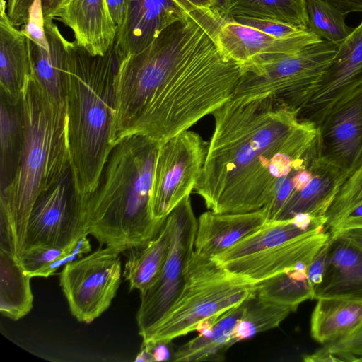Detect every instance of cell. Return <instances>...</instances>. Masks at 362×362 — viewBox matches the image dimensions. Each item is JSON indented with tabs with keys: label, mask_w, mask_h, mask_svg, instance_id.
Listing matches in <instances>:
<instances>
[{
	"label": "cell",
	"mask_w": 362,
	"mask_h": 362,
	"mask_svg": "<svg viewBox=\"0 0 362 362\" xmlns=\"http://www.w3.org/2000/svg\"><path fill=\"white\" fill-rule=\"evenodd\" d=\"M235 18L272 20L308 30L306 0H228L225 21Z\"/></svg>",
	"instance_id": "f1b7e54d"
},
{
	"label": "cell",
	"mask_w": 362,
	"mask_h": 362,
	"mask_svg": "<svg viewBox=\"0 0 362 362\" xmlns=\"http://www.w3.org/2000/svg\"><path fill=\"white\" fill-rule=\"evenodd\" d=\"M327 217L299 214L287 220L268 221L261 229L213 257L219 264L279 245L306 234L325 230Z\"/></svg>",
	"instance_id": "7402d4cb"
},
{
	"label": "cell",
	"mask_w": 362,
	"mask_h": 362,
	"mask_svg": "<svg viewBox=\"0 0 362 362\" xmlns=\"http://www.w3.org/2000/svg\"><path fill=\"white\" fill-rule=\"evenodd\" d=\"M308 30L323 40L341 43L354 30L345 15L323 0H306Z\"/></svg>",
	"instance_id": "836d02e7"
},
{
	"label": "cell",
	"mask_w": 362,
	"mask_h": 362,
	"mask_svg": "<svg viewBox=\"0 0 362 362\" xmlns=\"http://www.w3.org/2000/svg\"><path fill=\"white\" fill-rule=\"evenodd\" d=\"M160 144L143 135L126 136L112 148L95 189L83 197L86 229L121 253L151 240L165 220H155L151 197Z\"/></svg>",
	"instance_id": "3957f363"
},
{
	"label": "cell",
	"mask_w": 362,
	"mask_h": 362,
	"mask_svg": "<svg viewBox=\"0 0 362 362\" xmlns=\"http://www.w3.org/2000/svg\"><path fill=\"white\" fill-rule=\"evenodd\" d=\"M24 137L22 98L14 100L0 93V190L9 185L16 174Z\"/></svg>",
	"instance_id": "4316f807"
},
{
	"label": "cell",
	"mask_w": 362,
	"mask_h": 362,
	"mask_svg": "<svg viewBox=\"0 0 362 362\" xmlns=\"http://www.w3.org/2000/svg\"><path fill=\"white\" fill-rule=\"evenodd\" d=\"M90 250L91 245L86 236L78 243L65 247H37L25 250L18 261L29 277L47 278L62 266L82 257Z\"/></svg>",
	"instance_id": "1f68e13d"
},
{
	"label": "cell",
	"mask_w": 362,
	"mask_h": 362,
	"mask_svg": "<svg viewBox=\"0 0 362 362\" xmlns=\"http://www.w3.org/2000/svg\"><path fill=\"white\" fill-rule=\"evenodd\" d=\"M320 156L352 173L362 164V89L332 110L317 126Z\"/></svg>",
	"instance_id": "5bb4252c"
},
{
	"label": "cell",
	"mask_w": 362,
	"mask_h": 362,
	"mask_svg": "<svg viewBox=\"0 0 362 362\" xmlns=\"http://www.w3.org/2000/svg\"><path fill=\"white\" fill-rule=\"evenodd\" d=\"M58 18L91 54L104 55L112 47L117 27L105 0H69Z\"/></svg>",
	"instance_id": "ffe728a7"
},
{
	"label": "cell",
	"mask_w": 362,
	"mask_h": 362,
	"mask_svg": "<svg viewBox=\"0 0 362 362\" xmlns=\"http://www.w3.org/2000/svg\"><path fill=\"white\" fill-rule=\"evenodd\" d=\"M314 296L362 300V248L330 235L323 279L314 288Z\"/></svg>",
	"instance_id": "ac0fdd59"
},
{
	"label": "cell",
	"mask_w": 362,
	"mask_h": 362,
	"mask_svg": "<svg viewBox=\"0 0 362 362\" xmlns=\"http://www.w3.org/2000/svg\"><path fill=\"white\" fill-rule=\"evenodd\" d=\"M362 89V21L339 45L314 93L299 110L300 119L316 127L336 106Z\"/></svg>",
	"instance_id": "7c38bea8"
},
{
	"label": "cell",
	"mask_w": 362,
	"mask_h": 362,
	"mask_svg": "<svg viewBox=\"0 0 362 362\" xmlns=\"http://www.w3.org/2000/svg\"><path fill=\"white\" fill-rule=\"evenodd\" d=\"M358 361H362V357H360V358H358Z\"/></svg>",
	"instance_id": "681fc988"
},
{
	"label": "cell",
	"mask_w": 362,
	"mask_h": 362,
	"mask_svg": "<svg viewBox=\"0 0 362 362\" xmlns=\"http://www.w3.org/2000/svg\"><path fill=\"white\" fill-rule=\"evenodd\" d=\"M267 222L264 208L236 214H217L209 210L197 220L194 251L213 258L256 233Z\"/></svg>",
	"instance_id": "e0dca14e"
},
{
	"label": "cell",
	"mask_w": 362,
	"mask_h": 362,
	"mask_svg": "<svg viewBox=\"0 0 362 362\" xmlns=\"http://www.w3.org/2000/svg\"><path fill=\"white\" fill-rule=\"evenodd\" d=\"M5 0H0V93L22 98L32 74L28 38L10 21Z\"/></svg>",
	"instance_id": "44dd1931"
},
{
	"label": "cell",
	"mask_w": 362,
	"mask_h": 362,
	"mask_svg": "<svg viewBox=\"0 0 362 362\" xmlns=\"http://www.w3.org/2000/svg\"><path fill=\"white\" fill-rule=\"evenodd\" d=\"M224 21L191 12L116 64L112 145L132 135L162 144L231 99L242 66L216 43Z\"/></svg>",
	"instance_id": "6da1fadb"
},
{
	"label": "cell",
	"mask_w": 362,
	"mask_h": 362,
	"mask_svg": "<svg viewBox=\"0 0 362 362\" xmlns=\"http://www.w3.org/2000/svg\"><path fill=\"white\" fill-rule=\"evenodd\" d=\"M120 253L100 247L64 266L59 284L78 321L90 323L110 306L121 283Z\"/></svg>",
	"instance_id": "9c48e42d"
},
{
	"label": "cell",
	"mask_w": 362,
	"mask_h": 362,
	"mask_svg": "<svg viewBox=\"0 0 362 362\" xmlns=\"http://www.w3.org/2000/svg\"><path fill=\"white\" fill-rule=\"evenodd\" d=\"M134 361H141V362H153V358L151 354L148 349V348L144 345L141 344V348L140 351L136 355Z\"/></svg>",
	"instance_id": "c3c4849f"
},
{
	"label": "cell",
	"mask_w": 362,
	"mask_h": 362,
	"mask_svg": "<svg viewBox=\"0 0 362 362\" xmlns=\"http://www.w3.org/2000/svg\"><path fill=\"white\" fill-rule=\"evenodd\" d=\"M21 31L34 43L49 50L41 0L34 1L30 9L28 22Z\"/></svg>",
	"instance_id": "8d00e7d4"
},
{
	"label": "cell",
	"mask_w": 362,
	"mask_h": 362,
	"mask_svg": "<svg viewBox=\"0 0 362 362\" xmlns=\"http://www.w3.org/2000/svg\"><path fill=\"white\" fill-rule=\"evenodd\" d=\"M329 240L319 250L308 268V280L313 288L320 284L323 279Z\"/></svg>",
	"instance_id": "74e56055"
},
{
	"label": "cell",
	"mask_w": 362,
	"mask_h": 362,
	"mask_svg": "<svg viewBox=\"0 0 362 362\" xmlns=\"http://www.w3.org/2000/svg\"><path fill=\"white\" fill-rule=\"evenodd\" d=\"M230 20L279 38L293 37L305 30L291 25L272 20L252 18H235Z\"/></svg>",
	"instance_id": "d590c367"
},
{
	"label": "cell",
	"mask_w": 362,
	"mask_h": 362,
	"mask_svg": "<svg viewBox=\"0 0 362 362\" xmlns=\"http://www.w3.org/2000/svg\"><path fill=\"white\" fill-rule=\"evenodd\" d=\"M189 13L175 0H128L112 45L116 64L146 48L163 30Z\"/></svg>",
	"instance_id": "9a60e30c"
},
{
	"label": "cell",
	"mask_w": 362,
	"mask_h": 362,
	"mask_svg": "<svg viewBox=\"0 0 362 362\" xmlns=\"http://www.w3.org/2000/svg\"><path fill=\"white\" fill-rule=\"evenodd\" d=\"M313 176L301 190L293 192L274 221L287 220L299 214L325 216L349 173L325 160L320 151L310 163Z\"/></svg>",
	"instance_id": "d6986e66"
},
{
	"label": "cell",
	"mask_w": 362,
	"mask_h": 362,
	"mask_svg": "<svg viewBox=\"0 0 362 362\" xmlns=\"http://www.w3.org/2000/svg\"><path fill=\"white\" fill-rule=\"evenodd\" d=\"M223 313L210 332L180 346L173 354V361H221L225 352L235 343V329L244 315L247 300Z\"/></svg>",
	"instance_id": "484cf974"
},
{
	"label": "cell",
	"mask_w": 362,
	"mask_h": 362,
	"mask_svg": "<svg viewBox=\"0 0 362 362\" xmlns=\"http://www.w3.org/2000/svg\"><path fill=\"white\" fill-rule=\"evenodd\" d=\"M325 216L329 233L362 227V164L346 177Z\"/></svg>",
	"instance_id": "4dcf8cb0"
},
{
	"label": "cell",
	"mask_w": 362,
	"mask_h": 362,
	"mask_svg": "<svg viewBox=\"0 0 362 362\" xmlns=\"http://www.w3.org/2000/svg\"><path fill=\"white\" fill-rule=\"evenodd\" d=\"M208 145L199 134L189 129L160 144L151 197V212L155 220L165 219L194 189Z\"/></svg>",
	"instance_id": "30bf717a"
},
{
	"label": "cell",
	"mask_w": 362,
	"mask_h": 362,
	"mask_svg": "<svg viewBox=\"0 0 362 362\" xmlns=\"http://www.w3.org/2000/svg\"><path fill=\"white\" fill-rule=\"evenodd\" d=\"M35 0H8L7 14L15 27L24 25L28 22L30 9Z\"/></svg>",
	"instance_id": "f35d334b"
},
{
	"label": "cell",
	"mask_w": 362,
	"mask_h": 362,
	"mask_svg": "<svg viewBox=\"0 0 362 362\" xmlns=\"http://www.w3.org/2000/svg\"><path fill=\"white\" fill-rule=\"evenodd\" d=\"M25 137L16 174L0 190V249L18 260L36 199L71 167L66 103L55 102L31 74L24 89Z\"/></svg>",
	"instance_id": "277c9868"
},
{
	"label": "cell",
	"mask_w": 362,
	"mask_h": 362,
	"mask_svg": "<svg viewBox=\"0 0 362 362\" xmlns=\"http://www.w3.org/2000/svg\"><path fill=\"white\" fill-rule=\"evenodd\" d=\"M168 215L173 228L169 254L158 278L140 292L136 320L143 341L151 338L180 296L185 284L186 269L194 251L197 220L189 195Z\"/></svg>",
	"instance_id": "ba28073f"
},
{
	"label": "cell",
	"mask_w": 362,
	"mask_h": 362,
	"mask_svg": "<svg viewBox=\"0 0 362 362\" xmlns=\"http://www.w3.org/2000/svg\"><path fill=\"white\" fill-rule=\"evenodd\" d=\"M303 359L306 362L341 361L337 356L329 352L325 347L311 354L304 355Z\"/></svg>",
	"instance_id": "f6af8a7d"
},
{
	"label": "cell",
	"mask_w": 362,
	"mask_h": 362,
	"mask_svg": "<svg viewBox=\"0 0 362 362\" xmlns=\"http://www.w3.org/2000/svg\"><path fill=\"white\" fill-rule=\"evenodd\" d=\"M344 238L351 243L362 248V227H354L334 231L329 233Z\"/></svg>",
	"instance_id": "ee69618b"
},
{
	"label": "cell",
	"mask_w": 362,
	"mask_h": 362,
	"mask_svg": "<svg viewBox=\"0 0 362 362\" xmlns=\"http://www.w3.org/2000/svg\"><path fill=\"white\" fill-rule=\"evenodd\" d=\"M172 234V221L168 215L156 237L123 252L127 256L123 276L131 291L141 292L158 278L170 250Z\"/></svg>",
	"instance_id": "cb8c5ba5"
},
{
	"label": "cell",
	"mask_w": 362,
	"mask_h": 362,
	"mask_svg": "<svg viewBox=\"0 0 362 362\" xmlns=\"http://www.w3.org/2000/svg\"><path fill=\"white\" fill-rule=\"evenodd\" d=\"M189 12L212 10V0H175Z\"/></svg>",
	"instance_id": "bcb514c9"
},
{
	"label": "cell",
	"mask_w": 362,
	"mask_h": 362,
	"mask_svg": "<svg viewBox=\"0 0 362 362\" xmlns=\"http://www.w3.org/2000/svg\"><path fill=\"white\" fill-rule=\"evenodd\" d=\"M116 62L112 47L93 55L76 42L69 49L64 96L71 168L78 194L95 188L113 145Z\"/></svg>",
	"instance_id": "5b68a950"
},
{
	"label": "cell",
	"mask_w": 362,
	"mask_h": 362,
	"mask_svg": "<svg viewBox=\"0 0 362 362\" xmlns=\"http://www.w3.org/2000/svg\"><path fill=\"white\" fill-rule=\"evenodd\" d=\"M69 0H41L45 19L58 18Z\"/></svg>",
	"instance_id": "ab89813d"
},
{
	"label": "cell",
	"mask_w": 362,
	"mask_h": 362,
	"mask_svg": "<svg viewBox=\"0 0 362 362\" xmlns=\"http://www.w3.org/2000/svg\"><path fill=\"white\" fill-rule=\"evenodd\" d=\"M310 318V334L320 344L339 340L362 324V300L320 298Z\"/></svg>",
	"instance_id": "d4e9b609"
},
{
	"label": "cell",
	"mask_w": 362,
	"mask_h": 362,
	"mask_svg": "<svg viewBox=\"0 0 362 362\" xmlns=\"http://www.w3.org/2000/svg\"><path fill=\"white\" fill-rule=\"evenodd\" d=\"M212 11L225 20L228 0H212Z\"/></svg>",
	"instance_id": "7dc6e473"
},
{
	"label": "cell",
	"mask_w": 362,
	"mask_h": 362,
	"mask_svg": "<svg viewBox=\"0 0 362 362\" xmlns=\"http://www.w3.org/2000/svg\"><path fill=\"white\" fill-rule=\"evenodd\" d=\"M310 264L302 263L285 272L255 284L254 293L267 301L293 308L315 299L314 288L308 280Z\"/></svg>",
	"instance_id": "f546056e"
},
{
	"label": "cell",
	"mask_w": 362,
	"mask_h": 362,
	"mask_svg": "<svg viewBox=\"0 0 362 362\" xmlns=\"http://www.w3.org/2000/svg\"><path fill=\"white\" fill-rule=\"evenodd\" d=\"M338 47L322 40L270 62L241 65V75L231 99L272 98L298 115L311 98Z\"/></svg>",
	"instance_id": "52a82bcc"
},
{
	"label": "cell",
	"mask_w": 362,
	"mask_h": 362,
	"mask_svg": "<svg viewBox=\"0 0 362 362\" xmlns=\"http://www.w3.org/2000/svg\"><path fill=\"white\" fill-rule=\"evenodd\" d=\"M30 279L11 252L0 249V312L2 315L18 320L31 310L33 295Z\"/></svg>",
	"instance_id": "83f0119b"
},
{
	"label": "cell",
	"mask_w": 362,
	"mask_h": 362,
	"mask_svg": "<svg viewBox=\"0 0 362 362\" xmlns=\"http://www.w3.org/2000/svg\"><path fill=\"white\" fill-rule=\"evenodd\" d=\"M254 288L255 284L247 279L194 251L180 296L148 341L170 342L195 331L203 320L216 322L223 313L249 298Z\"/></svg>",
	"instance_id": "8992f818"
},
{
	"label": "cell",
	"mask_w": 362,
	"mask_h": 362,
	"mask_svg": "<svg viewBox=\"0 0 362 362\" xmlns=\"http://www.w3.org/2000/svg\"><path fill=\"white\" fill-rule=\"evenodd\" d=\"M170 343V342L164 341L142 342V344L148 348L153 361H165L170 359V351L168 346Z\"/></svg>",
	"instance_id": "b9f144b4"
},
{
	"label": "cell",
	"mask_w": 362,
	"mask_h": 362,
	"mask_svg": "<svg viewBox=\"0 0 362 362\" xmlns=\"http://www.w3.org/2000/svg\"><path fill=\"white\" fill-rule=\"evenodd\" d=\"M88 235L83 216V197L76 189L70 167L34 203L23 252L37 247H68Z\"/></svg>",
	"instance_id": "8fae6325"
},
{
	"label": "cell",
	"mask_w": 362,
	"mask_h": 362,
	"mask_svg": "<svg viewBox=\"0 0 362 362\" xmlns=\"http://www.w3.org/2000/svg\"><path fill=\"white\" fill-rule=\"evenodd\" d=\"M45 30L49 50L28 39L32 74L55 102L66 103L64 75L71 42L64 38L52 20L45 19Z\"/></svg>",
	"instance_id": "603a6c76"
},
{
	"label": "cell",
	"mask_w": 362,
	"mask_h": 362,
	"mask_svg": "<svg viewBox=\"0 0 362 362\" xmlns=\"http://www.w3.org/2000/svg\"><path fill=\"white\" fill-rule=\"evenodd\" d=\"M337 8L345 16L350 13H362V0H323Z\"/></svg>",
	"instance_id": "7bdbcfd3"
},
{
	"label": "cell",
	"mask_w": 362,
	"mask_h": 362,
	"mask_svg": "<svg viewBox=\"0 0 362 362\" xmlns=\"http://www.w3.org/2000/svg\"><path fill=\"white\" fill-rule=\"evenodd\" d=\"M110 15L117 25L119 27L124 19L128 0H105Z\"/></svg>",
	"instance_id": "60d3db41"
},
{
	"label": "cell",
	"mask_w": 362,
	"mask_h": 362,
	"mask_svg": "<svg viewBox=\"0 0 362 362\" xmlns=\"http://www.w3.org/2000/svg\"><path fill=\"white\" fill-rule=\"evenodd\" d=\"M291 312H294L292 308L267 301L253 292L247 298L244 315L235 329V343L279 327Z\"/></svg>",
	"instance_id": "d6a6232c"
},
{
	"label": "cell",
	"mask_w": 362,
	"mask_h": 362,
	"mask_svg": "<svg viewBox=\"0 0 362 362\" xmlns=\"http://www.w3.org/2000/svg\"><path fill=\"white\" fill-rule=\"evenodd\" d=\"M215 127L194 188L217 214L257 211L317 140V127L272 99H230Z\"/></svg>",
	"instance_id": "7a4b0ae2"
},
{
	"label": "cell",
	"mask_w": 362,
	"mask_h": 362,
	"mask_svg": "<svg viewBox=\"0 0 362 362\" xmlns=\"http://www.w3.org/2000/svg\"><path fill=\"white\" fill-rule=\"evenodd\" d=\"M324 347L341 361H358L362 357V324L350 334Z\"/></svg>",
	"instance_id": "e575fe53"
},
{
	"label": "cell",
	"mask_w": 362,
	"mask_h": 362,
	"mask_svg": "<svg viewBox=\"0 0 362 362\" xmlns=\"http://www.w3.org/2000/svg\"><path fill=\"white\" fill-rule=\"evenodd\" d=\"M329 237L327 231L306 234L259 252L221 264L228 271L242 276L255 284L302 263L310 264Z\"/></svg>",
	"instance_id": "2e32d148"
},
{
	"label": "cell",
	"mask_w": 362,
	"mask_h": 362,
	"mask_svg": "<svg viewBox=\"0 0 362 362\" xmlns=\"http://www.w3.org/2000/svg\"><path fill=\"white\" fill-rule=\"evenodd\" d=\"M216 40L221 52L228 58L241 65H257L294 54L323 40L308 30L290 37H275L228 20L219 27Z\"/></svg>",
	"instance_id": "4fadbf2b"
}]
</instances>
